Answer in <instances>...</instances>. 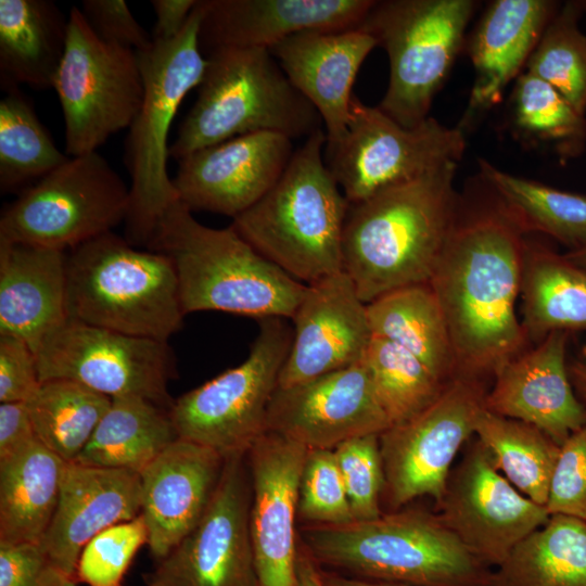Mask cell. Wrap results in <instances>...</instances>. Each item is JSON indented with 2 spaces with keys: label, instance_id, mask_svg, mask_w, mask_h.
<instances>
[{
  "label": "cell",
  "instance_id": "obj_1",
  "mask_svg": "<svg viewBox=\"0 0 586 586\" xmlns=\"http://www.w3.org/2000/svg\"><path fill=\"white\" fill-rule=\"evenodd\" d=\"M459 194L451 230L429 281L442 307L456 377L484 381L526 349L515 314L525 232L479 174Z\"/></svg>",
  "mask_w": 586,
  "mask_h": 586
},
{
  "label": "cell",
  "instance_id": "obj_2",
  "mask_svg": "<svg viewBox=\"0 0 586 586\" xmlns=\"http://www.w3.org/2000/svg\"><path fill=\"white\" fill-rule=\"evenodd\" d=\"M458 163L349 204L343 233V271L364 303L428 283L451 230L459 193Z\"/></svg>",
  "mask_w": 586,
  "mask_h": 586
},
{
  "label": "cell",
  "instance_id": "obj_3",
  "mask_svg": "<svg viewBox=\"0 0 586 586\" xmlns=\"http://www.w3.org/2000/svg\"><path fill=\"white\" fill-rule=\"evenodd\" d=\"M309 556L346 575L409 586H493L494 570L473 555L437 513L403 509L300 532Z\"/></svg>",
  "mask_w": 586,
  "mask_h": 586
},
{
  "label": "cell",
  "instance_id": "obj_4",
  "mask_svg": "<svg viewBox=\"0 0 586 586\" xmlns=\"http://www.w3.org/2000/svg\"><path fill=\"white\" fill-rule=\"evenodd\" d=\"M146 247L173 262L186 315L215 310L292 319L307 288L231 226H204L179 200L165 211Z\"/></svg>",
  "mask_w": 586,
  "mask_h": 586
},
{
  "label": "cell",
  "instance_id": "obj_5",
  "mask_svg": "<svg viewBox=\"0 0 586 586\" xmlns=\"http://www.w3.org/2000/svg\"><path fill=\"white\" fill-rule=\"evenodd\" d=\"M322 128L307 137L276 184L230 225L259 254L305 284L343 271L349 202L323 157Z\"/></svg>",
  "mask_w": 586,
  "mask_h": 586
},
{
  "label": "cell",
  "instance_id": "obj_6",
  "mask_svg": "<svg viewBox=\"0 0 586 586\" xmlns=\"http://www.w3.org/2000/svg\"><path fill=\"white\" fill-rule=\"evenodd\" d=\"M196 100L169 146L184 156L235 137L270 131L292 140L309 137L322 123L314 105L291 84L270 50H211Z\"/></svg>",
  "mask_w": 586,
  "mask_h": 586
},
{
  "label": "cell",
  "instance_id": "obj_7",
  "mask_svg": "<svg viewBox=\"0 0 586 586\" xmlns=\"http://www.w3.org/2000/svg\"><path fill=\"white\" fill-rule=\"evenodd\" d=\"M67 318L168 342L186 315L173 262L113 231L67 252Z\"/></svg>",
  "mask_w": 586,
  "mask_h": 586
},
{
  "label": "cell",
  "instance_id": "obj_8",
  "mask_svg": "<svg viewBox=\"0 0 586 586\" xmlns=\"http://www.w3.org/2000/svg\"><path fill=\"white\" fill-rule=\"evenodd\" d=\"M201 18L198 0L177 37L153 40L137 52L143 99L126 142L130 202L124 222L125 239L135 246L149 245L165 211L178 200L167 174L168 135L182 100L199 87L206 68L200 46Z\"/></svg>",
  "mask_w": 586,
  "mask_h": 586
},
{
  "label": "cell",
  "instance_id": "obj_9",
  "mask_svg": "<svg viewBox=\"0 0 586 586\" xmlns=\"http://www.w3.org/2000/svg\"><path fill=\"white\" fill-rule=\"evenodd\" d=\"M473 0L374 1L358 29L387 54L390 78L379 109L412 128L429 116L436 93L464 46Z\"/></svg>",
  "mask_w": 586,
  "mask_h": 586
},
{
  "label": "cell",
  "instance_id": "obj_10",
  "mask_svg": "<svg viewBox=\"0 0 586 586\" xmlns=\"http://www.w3.org/2000/svg\"><path fill=\"white\" fill-rule=\"evenodd\" d=\"M249 356L174 403L169 416L178 437L218 453L246 455L266 432V418L289 355L293 329L288 319H258Z\"/></svg>",
  "mask_w": 586,
  "mask_h": 586
},
{
  "label": "cell",
  "instance_id": "obj_11",
  "mask_svg": "<svg viewBox=\"0 0 586 586\" xmlns=\"http://www.w3.org/2000/svg\"><path fill=\"white\" fill-rule=\"evenodd\" d=\"M129 202V187L98 151L71 156L3 208L0 242L68 252L125 222Z\"/></svg>",
  "mask_w": 586,
  "mask_h": 586
},
{
  "label": "cell",
  "instance_id": "obj_12",
  "mask_svg": "<svg viewBox=\"0 0 586 586\" xmlns=\"http://www.w3.org/2000/svg\"><path fill=\"white\" fill-rule=\"evenodd\" d=\"M67 20L53 88L64 118L65 153L79 156L130 127L142 103L143 80L136 51L100 39L78 7Z\"/></svg>",
  "mask_w": 586,
  "mask_h": 586
},
{
  "label": "cell",
  "instance_id": "obj_13",
  "mask_svg": "<svg viewBox=\"0 0 586 586\" xmlns=\"http://www.w3.org/2000/svg\"><path fill=\"white\" fill-rule=\"evenodd\" d=\"M464 149L466 132L458 125L428 117L408 128L354 95L347 130L336 144L326 145V162L349 204H356L459 163Z\"/></svg>",
  "mask_w": 586,
  "mask_h": 586
},
{
  "label": "cell",
  "instance_id": "obj_14",
  "mask_svg": "<svg viewBox=\"0 0 586 586\" xmlns=\"http://www.w3.org/2000/svg\"><path fill=\"white\" fill-rule=\"evenodd\" d=\"M487 391L482 380L455 377L428 407L379 435L382 497L393 511L423 496L436 505L442 500L451 463L474 434Z\"/></svg>",
  "mask_w": 586,
  "mask_h": 586
},
{
  "label": "cell",
  "instance_id": "obj_15",
  "mask_svg": "<svg viewBox=\"0 0 586 586\" xmlns=\"http://www.w3.org/2000/svg\"><path fill=\"white\" fill-rule=\"evenodd\" d=\"M40 381L67 379L111 398L136 396L167 410L176 359L168 342L133 336L71 318L35 353Z\"/></svg>",
  "mask_w": 586,
  "mask_h": 586
},
{
  "label": "cell",
  "instance_id": "obj_16",
  "mask_svg": "<svg viewBox=\"0 0 586 586\" xmlns=\"http://www.w3.org/2000/svg\"><path fill=\"white\" fill-rule=\"evenodd\" d=\"M246 455L225 460L199 524L146 576L144 586H258L250 534Z\"/></svg>",
  "mask_w": 586,
  "mask_h": 586
},
{
  "label": "cell",
  "instance_id": "obj_17",
  "mask_svg": "<svg viewBox=\"0 0 586 586\" xmlns=\"http://www.w3.org/2000/svg\"><path fill=\"white\" fill-rule=\"evenodd\" d=\"M436 512L479 559L500 565L550 513L517 489L496 468L476 440L449 474Z\"/></svg>",
  "mask_w": 586,
  "mask_h": 586
},
{
  "label": "cell",
  "instance_id": "obj_18",
  "mask_svg": "<svg viewBox=\"0 0 586 586\" xmlns=\"http://www.w3.org/2000/svg\"><path fill=\"white\" fill-rule=\"evenodd\" d=\"M361 362L289 387H278L266 418V431L308 449H334L351 438L391 426Z\"/></svg>",
  "mask_w": 586,
  "mask_h": 586
},
{
  "label": "cell",
  "instance_id": "obj_19",
  "mask_svg": "<svg viewBox=\"0 0 586 586\" xmlns=\"http://www.w3.org/2000/svg\"><path fill=\"white\" fill-rule=\"evenodd\" d=\"M308 448L266 431L246 454L250 534L258 586H297L298 485Z\"/></svg>",
  "mask_w": 586,
  "mask_h": 586
},
{
  "label": "cell",
  "instance_id": "obj_20",
  "mask_svg": "<svg viewBox=\"0 0 586 586\" xmlns=\"http://www.w3.org/2000/svg\"><path fill=\"white\" fill-rule=\"evenodd\" d=\"M293 153L292 139L284 135L249 133L179 160L171 180L178 200L190 211L233 219L276 184Z\"/></svg>",
  "mask_w": 586,
  "mask_h": 586
},
{
  "label": "cell",
  "instance_id": "obj_21",
  "mask_svg": "<svg viewBox=\"0 0 586 586\" xmlns=\"http://www.w3.org/2000/svg\"><path fill=\"white\" fill-rule=\"evenodd\" d=\"M291 320L293 339L278 387L361 362L372 337L367 304L344 271L307 284Z\"/></svg>",
  "mask_w": 586,
  "mask_h": 586
},
{
  "label": "cell",
  "instance_id": "obj_22",
  "mask_svg": "<svg viewBox=\"0 0 586 586\" xmlns=\"http://www.w3.org/2000/svg\"><path fill=\"white\" fill-rule=\"evenodd\" d=\"M570 334L553 331L502 366L487 391L485 409L532 424L562 445L586 422V404L568 371Z\"/></svg>",
  "mask_w": 586,
  "mask_h": 586
},
{
  "label": "cell",
  "instance_id": "obj_23",
  "mask_svg": "<svg viewBox=\"0 0 586 586\" xmlns=\"http://www.w3.org/2000/svg\"><path fill=\"white\" fill-rule=\"evenodd\" d=\"M225 460L215 450L178 437L141 472V512L151 556L165 558L201 521Z\"/></svg>",
  "mask_w": 586,
  "mask_h": 586
},
{
  "label": "cell",
  "instance_id": "obj_24",
  "mask_svg": "<svg viewBox=\"0 0 586 586\" xmlns=\"http://www.w3.org/2000/svg\"><path fill=\"white\" fill-rule=\"evenodd\" d=\"M374 0H200L201 49L270 50L308 30L358 28Z\"/></svg>",
  "mask_w": 586,
  "mask_h": 586
},
{
  "label": "cell",
  "instance_id": "obj_25",
  "mask_svg": "<svg viewBox=\"0 0 586 586\" xmlns=\"http://www.w3.org/2000/svg\"><path fill=\"white\" fill-rule=\"evenodd\" d=\"M140 512V473L66 462L58 505L39 544L59 568L76 578L77 562L87 543Z\"/></svg>",
  "mask_w": 586,
  "mask_h": 586
},
{
  "label": "cell",
  "instance_id": "obj_26",
  "mask_svg": "<svg viewBox=\"0 0 586 586\" xmlns=\"http://www.w3.org/2000/svg\"><path fill=\"white\" fill-rule=\"evenodd\" d=\"M377 46L371 35L355 28L303 31L270 49L291 84L317 110L327 146L347 130L356 76Z\"/></svg>",
  "mask_w": 586,
  "mask_h": 586
},
{
  "label": "cell",
  "instance_id": "obj_27",
  "mask_svg": "<svg viewBox=\"0 0 586 586\" xmlns=\"http://www.w3.org/2000/svg\"><path fill=\"white\" fill-rule=\"evenodd\" d=\"M559 5L549 0L492 1L469 37L474 81L458 126L466 132L477 115L495 106L525 68Z\"/></svg>",
  "mask_w": 586,
  "mask_h": 586
},
{
  "label": "cell",
  "instance_id": "obj_28",
  "mask_svg": "<svg viewBox=\"0 0 586 586\" xmlns=\"http://www.w3.org/2000/svg\"><path fill=\"white\" fill-rule=\"evenodd\" d=\"M66 257L56 249L0 242V334L36 353L66 321Z\"/></svg>",
  "mask_w": 586,
  "mask_h": 586
},
{
  "label": "cell",
  "instance_id": "obj_29",
  "mask_svg": "<svg viewBox=\"0 0 586 586\" xmlns=\"http://www.w3.org/2000/svg\"><path fill=\"white\" fill-rule=\"evenodd\" d=\"M68 20L50 0H0L2 88H53L61 65Z\"/></svg>",
  "mask_w": 586,
  "mask_h": 586
},
{
  "label": "cell",
  "instance_id": "obj_30",
  "mask_svg": "<svg viewBox=\"0 0 586 586\" xmlns=\"http://www.w3.org/2000/svg\"><path fill=\"white\" fill-rule=\"evenodd\" d=\"M520 295L528 342L553 331H586V271L564 254L526 239Z\"/></svg>",
  "mask_w": 586,
  "mask_h": 586
},
{
  "label": "cell",
  "instance_id": "obj_31",
  "mask_svg": "<svg viewBox=\"0 0 586 586\" xmlns=\"http://www.w3.org/2000/svg\"><path fill=\"white\" fill-rule=\"evenodd\" d=\"M65 464L39 440L0 461V545L41 542L58 505Z\"/></svg>",
  "mask_w": 586,
  "mask_h": 586
},
{
  "label": "cell",
  "instance_id": "obj_32",
  "mask_svg": "<svg viewBox=\"0 0 586 586\" xmlns=\"http://www.w3.org/2000/svg\"><path fill=\"white\" fill-rule=\"evenodd\" d=\"M367 313L372 335L408 351L444 383L456 377L447 323L429 282L388 292L368 303Z\"/></svg>",
  "mask_w": 586,
  "mask_h": 586
},
{
  "label": "cell",
  "instance_id": "obj_33",
  "mask_svg": "<svg viewBox=\"0 0 586 586\" xmlns=\"http://www.w3.org/2000/svg\"><path fill=\"white\" fill-rule=\"evenodd\" d=\"M177 438L169 410L141 397H114L74 462L140 473Z\"/></svg>",
  "mask_w": 586,
  "mask_h": 586
},
{
  "label": "cell",
  "instance_id": "obj_34",
  "mask_svg": "<svg viewBox=\"0 0 586 586\" xmlns=\"http://www.w3.org/2000/svg\"><path fill=\"white\" fill-rule=\"evenodd\" d=\"M493 586H586V520L550 514L494 570Z\"/></svg>",
  "mask_w": 586,
  "mask_h": 586
},
{
  "label": "cell",
  "instance_id": "obj_35",
  "mask_svg": "<svg viewBox=\"0 0 586 586\" xmlns=\"http://www.w3.org/2000/svg\"><path fill=\"white\" fill-rule=\"evenodd\" d=\"M477 163L479 174L525 233L547 234L569 251L586 247V194L506 173L486 160Z\"/></svg>",
  "mask_w": 586,
  "mask_h": 586
},
{
  "label": "cell",
  "instance_id": "obj_36",
  "mask_svg": "<svg viewBox=\"0 0 586 586\" xmlns=\"http://www.w3.org/2000/svg\"><path fill=\"white\" fill-rule=\"evenodd\" d=\"M474 434L498 471L523 495L546 506L560 445L532 424L486 409Z\"/></svg>",
  "mask_w": 586,
  "mask_h": 586
},
{
  "label": "cell",
  "instance_id": "obj_37",
  "mask_svg": "<svg viewBox=\"0 0 586 586\" xmlns=\"http://www.w3.org/2000/svg\"><path fill=\"white\" fill-rule=\"evenodd\" d=\"M112 398L67 379L42 381L26 402L37 438L74 462L93 435Z\"/></svg>",
  "mask_w": 586,
  "mask_h": 586
},
{
  "label": "cell",
  "instance_id": "obj_38",
  "mask_svg": "<svg viewBox=\"0 0 586 586\" xmlns=\"http://www.w3.org/2000/svg\"><path fill=\"white\" fill-rule=\"evenodd\" d=\"M60 151L18 87L5 89L0 101V190L23 191L64 164Z\"/></svg>",
  "mask_w": 586,
  "mask_h": 586
},
{
  "label": "cell",
  "instance_id": "obj_39",
  "mask_svg": "<svg viewBox=\"0 0 586 586\" xmlns=\"http://www.w3.org/2000/svg\"><path fill=\"white\" fill-rule=\"evenodd\" d=\"M508 118L520 141L552 148L562 157L579 153L586 141L585 115L551 85L526 71L514 80Z\"/></svg>",
  "mask_w": 586,
  "mask_h": 586
},
{
  "label": "cell",
  "instance_id": "obj_40",
  "mask_svg": "<svg viewBox=\"0 0 586 586\" xmlns=\"http://www.w3.org/2000/svg\"><path fill=\"white\" fill-rule=\"evenodd\" d=\"M361 361L392 425L423 410L447 384L408 351L379 336L372 335Z\"/></svg>",
  "mask_w": 586,
  "mask_h": 586
},
{
  "label": "cell",
  "instance_id": "obj_41",
  "mask_svg": "<svg viewBox=\"0 0 586 586\" xmlns=\"http://www.w3.org/2000/svg\"><path fill=\"white\" fill-rule=\"evenodd\" d=\"M583 9L569 1L556 12L525 71L551 85L581 114L586 112V36L578 28Z\"/></svg>",
  "mask_w": 586,
  "mask_h": 586
},
{
  "label": "cell",
  "instance_id": "obj_42",
  "mask_svg": "<svg viewBox=\"0 0 586 586\" xmlns=\"http://www.w3.org/2000/svg\"><path fill=\"white\" fill-rule=\"evenodd\" d=\"M297 515L310 525L354 521L333 449L307 450L298 485Z\"/></svg>",
  "mask_w": 586,
  "mask_h": 586
},
{
  "label": "cell",
  "instance_id": "obj_43",
  "mask_svg": "<svg viewBox=\"0 0 586 586\" xmlns=\"http://www.w3.org/2000/svg\"><path fill=\"white\" fill-rule=\"evenodd\" d=\"M144 544L148 528L141 514L103 530L80 552L77 582L87 586H122L131 560Z\"/></svg>",
  "mask_w": 586,
  "mask_h": 586
},
{
  "label": "cell",
  "instance_id": "obj_44",
  "mask_svg": "<svg viewBox=\"0 0 586 586\" xmlns=\"http://www.w3.org/2000/svg\"><path fill=\"white\" fill-rule=\"evenodd\" d=\"M333 450L354 521L380 517L385 481L379 435L351 438Z\"/></svg>",
  "mask_w": 586,
  "mask_h": 586
},
{
  "label": "cell",
  "instance_id": "obj_45",
  "mask_svg": "<svg viewBox=\"0 0 586 586\" xmlns=\"http://www.w3.org/2000/svg\"><path fill=\"white\" fill-rule=\"evenodd\" d=\"M546 508L586 520V422L560 445Z\"/></svg>",
  "mask_w": 586,
  "mask_h": 586
},
{
  "label": "cell",
  "instance_id": "obj_46",
  "mask_svg": "<svg viewBox=\"0 0 586 586\" xmlns=\"http://www.w3.org/2000/svg\"><path fill=\"white\" fill-rule=\"evenodd\" d=\"M0 586H77L40 544L0 545Z\"/></svg>",
  "mask_w": 586,
  "mask_h": 586
},
{
  "label": "cell",
  "instance_id": "obj_47",
  "mask_svg": "<svg viewBox=\"0 0 586 586\" xmlns=\"http://www.w3.org/2000/svg\"><path fill=\"white\" fill-rule=\"evenodd\" d=\"M80 10L95 35L109 43L139 52L153 42L124 0H84Z\"/></svg>",
  "mask_w": 586,
  "mask_h": 586
},
{
  "label": "cell",
  "instance_id": "obj_48",
  "mask_svg": "<svg viewBox=\"0 0 586 586\" xmlns=\"http://www.w3.org/2000/svg\"><path fill=\"white\" fill-rule=\"evenodd\" d=\"M40 383L31 347L20 337L0 334V403H26Z\"/></svg>",
  "mask_w": 586,
  "mask_h": 586
},
{
  "label": "cell",
  "instance_id": "obj_49",
  "mask_svg": "<svg viewBox=\"0 0 586 586\" xmlns=\"http://www.w3.org/2000/svg\"><path fill=\"white\" fill-rule=\"evenodd\" d=\"M37 441L26 403H0V461L23 453Z\"/></svg>",
  "mask_w": 586,
  "mask_h": 586
},
{
  "label": "cell",
  "instance_id": "obj_50",
  "mask_svg": "<svg viewBox=\"0 0 586 586\" xmlns=\"http://www.w3.org/2000/svg\"><path fill=\"white\" fill-rule=\"evenodd\" d=\"M198 0H152L156 22L153 40H169L177 37L186 26Z\"/></svg>",
  "mask_w": 586,
  "mask_h": 586
},
{
  "label": "cell",
  "instance_id": "obj_51",
  "mask_svg": "<svg viewBox=\"0 0 586 586\" xmlns=\"http://www.w3.org/2000/svg\"><path fill=\"white\" fill-rule=\"evenodd\" d=\"M297 586H326L321 568L303 546L300 547L296 563Z\"/></svg>",
  "mask_w": 586,
  "mask_h": 586
},
{
  "label": "cell",
  "instance_id": "obj_52",
  "mask_svg": "<svg viewBox=\"0 0 586 586\" xmlns=\"http://www.w3.org/2000/svg\"><path fill=\"white\" fill-rule=\"evenodd\" d=\"M568 371L576 394L586 400V342L568 358Z\"/></svg>",
  "mask_w": 586,
  "mask_h": 586
},
{
  "label": "cell",
  "instance_id": "obj_53",
  "mask_svg": "<svg viewBox=\"0 0 586 586\" xmlns=\"http://www.w3.org/2000/svg\"><path fill=\"white\" fill-rule=\"evenodd\" d=\"M321 575L326 586H409L404 584L365 579L346 574L327 572L322 569Z\"/></svg>",
  "mask_w": 586,
  "mask_h": 586
},
{
  "label": "cell",
  "instance_id": "obj_54",
  "mask_svg": "<svg viewBox=\"0 0 586 586\" xmlns=\"http://www.w3.org/2000/svg\"><path fill=\"white\" fill-rule=\"evenodd\" d=\"M564 256L575 266L586 271V247L568 251Z\"/></svg>",
  "mask_w": 586,
  "mask_h": 586
},
{
  "label": "cell",
  "instance_id": "obj_55",
  "mask_svg": "<svg viewBox=\"0 0 586 586\" xmlns=\"http://www.w3.org/2000/svg\"><path fill=\"white\" fill-rule=\"evenodd\" d=\"M583 12H586V1H579Z\"/></svg>",
  "mask_w": 586,
  "mask_h": 586
}]
</instances>
